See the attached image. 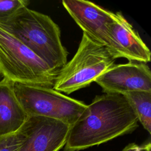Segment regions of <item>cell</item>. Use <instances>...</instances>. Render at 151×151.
I'll return each instance as SVG.
<instances>
[{"label":"cell","mask_w":151,"mask_h":151,"mask_svg":"<svg viewBox=\"0 0 151 151\" xmlns=\"http://www.w3.org/2000/svg\"><path fill=\"white\" fill-rule=\"evenodd\" d=\"M138 122L123 94L96 96L70 126L63 151H80L130 133Z\"/></svg>","instance_id":"obj_1"},{"label":"cell","mask_w":151,"mask_h":151,"mask_svg":"<svg viewBox=\"0 0 151 151\" xmlns=\"http://www.w3.org/2000/svg\"><path fill=\"white\" fill-rule=\"evenodd\" d=\"M109 94L127 92H151V72L146 63L129 62L114 64L94 81Z\"/></svg>","instance_id":"obj_8"},{"label":"cell","mask_w":151,"mask_h":151,"mask_svg":"<svg viewBox=\"0 0 151 151\" xmlns=\"http://www.w3.org/2000/svg\"><path fill=\"white\" fill-rule=\"evenodd\" d=\"M29 4L27 0H0V22L8 20Z\"/></svg>","instance_id":"obj_12"},{"label":"cell","mask_w":151,"mask_h":151,"mask_svg":"<svg viewBox=\"0 0 151 151\" xmlns=\"http://www.w3.org/2000/svg\"><path fill=\"white\" fill-rule=\"evenodd\" d=\"M0 27L11 33L51 69L58 72L67 63L68 52L59 27L48 15L25 7Z\"/></svg>","instance_id":"obj_2"},{"label":"cell","mask_w":151,"mask_h":151,"mask_svg":"<svg viewBox=\"0 0 151 151\" xmlns=\"http://www.w3.org/2000/svg\"><path fill=\"white\" fill-rule=\"evenodd\" d=\"M110 33L114 45L113 56L116 59L124 58L130 62H150L149 49L120 12L113 13Z\"/></svg>","instance_id":"obj_9"},{"label":"cell","mask_w":151,"mask_h":151,"mask_svg":"<svg viewBox=\"0 0 151 151\" xmlns=\"http://www.w3.org/2000/svg\"><path fill=\"white\" fill-rule=\"evenodd\" d=\"M109 49L84 33L73 58L58 71L53 89L67 94L88 86L114 64Z\"/></svg>","instance_id":"obj_4"},{"label":"cell","mask_w":151,"mask_h":151,"mask_svg":"<svg viewBox=\"0 0 151 151\" xmlns=\"http://www.w3.org/2000/svg\"><path fill=\"white\" fill-rule=\"evenodd\" d=\"M133 109L138 121L151 133V92L134 91L123 94Z\"/></svg>","instance_id":"obj_11"},{"label":"cell","mask_w":151,"mask_h":151,"mask_svg":"<svg viewBox=\"0 0 151 151\" xmlns=\"http://www.w3.org/2000/svg\"><path fill=\"white\" fill-rule=\"evenodd\" d=\"M1 73H0V81H1Z\"/></svg>","instance_id":"obj_15"},{"label":"cell","mask_w":151,"mask_h":151,"mask_svg":"<svg viewBox=\"0 0 151 151\" xmlns=\"http://www.w3.org/2000/svg\"><path fill=\"white\" fill-rule=\"evenodd\" d=\"M58 72L0 27V73L13 83L53 88Z\"/></svg>","instance_id":"obj_3"},{"label":"cell","mask_w":151,"mask_h":151,"mask_svg":"<svg viewBox=\"0 0 151 151\" xmlns=\"http://www.w3.org/2000/svg\"><path fill=\"white\" fill-rule=\"evenodd\" d=\"M13 87L18 100L28 116L52 118L71 126L87 107L83 101L52 88L19 83H14Z\"/></svg>","instance_id":"obj_5"},{"label":"cell","mask_w":151,"mask_h":151,"mask_svg":"<svg viewBox=\"0 0 151 151\" xmlns=\"http://www.w3.org/2000/svg\"><path fill=\"white\" fill-rule=\"evenodd\" d=\"M21 139L18 132L0 136V151H18Z\"/></svg>","instance_id":"obj_13"},{"label":"cell","mask_w":151,"mask_h":151,"mask_svg":"<svg viewBox=\"0 0 151 151\" xmlns=\"http://www.w3.org/2000/svg\"><path fill=\"white\" fill-rule=\"evenodd\" d=\"M70 126L57 119L29 116L17 132L21 139L18 151H58L65 145Z\"/></svg>","instance_id":"obj_6"},{"label":"cell","mask_w":151,"mask_h":151,"mask_svg":"<svg viewBox=\"0 0 151 151\" xmlns=\"http://www.w3.org/2000/svg\"><path fill=\"white\" fill-rule=\"evenodd\" d=\"M142 149H143L142 147H140L135 143H130L122 151H142Z\"/></svg>","instance_id":"obj_14"},{"label":"cell","mask_w":151,"mask_h":151,"mask_svg":"<svg viewBox=\"0 0 151 151\" xmlns=\"http://www.w3.org/2000/svg\"><path fill=\"white\" fill-rule=\"evenodd\" d=\"M62 4L77 24L94 41L106 46L113 55L110 25L113 12L84 0H63Z\"/></svg>","instance_id":"obj_7"},{"label":"cell","mask_w":151,"mask_h":151,"mask_svg":"<svg viewBox=\"0 0 151 151\" xmlns=\"http://www.w3.org/2000/svg\"><path fill=\"white\" fill-rule=\"evenodd\" d=\"M13 83L5 78L0 81V136L17 133L28 117L15 96Z\"/></svg>","instance_id":"obj_10"}]
</instances>
